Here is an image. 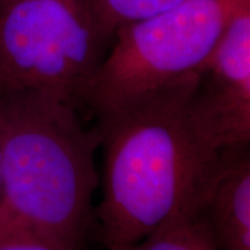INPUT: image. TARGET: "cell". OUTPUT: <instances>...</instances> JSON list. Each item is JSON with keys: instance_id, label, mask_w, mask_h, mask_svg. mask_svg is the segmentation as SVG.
Instances as JSON below:
<instances>
[{"instance_id": "52a82bcc", "label": "cell", "mask_w": 250, "mask_h": 250, "mask_svg": "<svg viewBox=\"0 0 250 250\" xmlns=\"http://www.w3.org/2000/svg\"><path fill=\"white\" fill-rule=\"evenodd\" d=\"M134 249L219 250V245L206 208L162 221Z\"/></svg>"}, {"instance_id": "ba28073f", "label": "cell", "mask_w": 250, "mask_h": 250, "mask_svg": "<svg viewBox=\"0 0 250 250\" xmlns=\"http://www.w3.org/2000/svg\"><path fill=\"white\" fill-rule=\"evenodd\" d=\"M187 0H89L96 26L107 42L118 28L162 13Z\"/></svg>"}, {"instance_id": "8fae6325", "label": "cell", "mask_w": 250, "mask_h": 250, "mask_svg": "<svg viewBox=\"0 0 250 250\" xmlns=\"http://www.w3.org/2000/svg\"><path fill=\"white\" fill-rule=\"evenodd\" d=\"M2 191V177H1V147H0V199H1Z\"/></svg>"}, {"instance_id": "8992f818", "label": "cell", "mask_w": 250, "mask_h": 250, "mask_svg": "<svg viewBox=\"0 0 250 250\" xmlns=\"http://www.w3.org/2000/svg\"><path fill=\"white\" fill-rule=\"evenodd\" d=\"M219 250L250 249L249 143L225 146L208 203Z\"/></svg>"}, {"instance_id": "30bf717a", "label": "cell", "mask_w": 250, "mask_h": 250, "mask_svg": "<svg viewBox=\"0 0 250 250\" xmlns=\"http://www.w3.org/2000/svg\"><path fill=\"white\" fill-rule=\"evenodd\" d=\"M15 1H17V0H0V13H1L6 7H8L9 5H12Z\"/></svg>"}, {"instance_id": "5b68a950", "label": "cell", "mask_w": 250, "mask_h": 250, "mask_svg": "<svg viewBox=\"0 0 250 250\" xmlns=\"http://www.w3.org/2000/svg\"><path fill=\"white\" fill-rule=\"evenodd\" d=\"M199 108L221 145L250 140V4L227 23L199 71Z\"/></svg>"}, {"instance_id": "9c48e42d", "label": "cell", "mask_w": 250, "mask_h": 250, "mask_svg": "<svg viewBox=\"0 0 250 250\" xmlns=\"http://www.w3.org/2000/svg\"><path fill=\"white\" fill-rule=\"evenodd\" d=\"M0 250H61L24 219L0 205Z\"/></svg>"}, {"instance_id": "6da1fadb", "label": "cell", "mask_w": 250, "mask_h": 250, "mask_svg": "<svg viewBox=\"0 0 250 250\" xmlns=\"http://www.w3.org/2000/svg\"><path fill=\"white\" fill-rule=\"evenodd\" d=\"M199 71L96 120L103 195L95 217L105 248L134 250L162 221L208 208L224 146L197 102Z\"/></svg>"}, {"instance_id": "7a4b0ae2", "label": "cell", "mask_w": 250, "mask_h": 250, "mask_svg": "<svg viewBox=\"0 0 250 250\" xmlns=\"http://www.w3.org/2000/svg\"><path fill=\"white\" fill-rule=\"evenodd\" d=\"M51 93L23 90L0 98L2 191L0 205L24 219L61 250L87 246L98 221V125Z\"/></svg>"}, {"instance_id": "3957f363", "label": "cell", "mask_w": 250, "mask_h": 250, "mask_svg": "<svg viewBox=\"0 0 250 250\" xmlns=\"http://www.w3.org/2000/svg\"><path fill=\"white\" fill-rule=\"evenodd\" d=\"M250 0H187L118 28L83 104L101 118L134 99L199 71L227 23Z\"/></svg>"}, {"instance_id": "277c9868", "label": "cell", "mask_w": 250, "mask_h": 250, "mask_svg": "<svg viewBox=\"0 0 250 250\" xmlns=\"http://www.w3.org/2000/svg\"><path fill=\"white\" fill-rule=\"evenodd\" d=\"M105 44L89 0H17L0 13V98L39 90L83 110Z\"/></svg>"}]
</instances>
